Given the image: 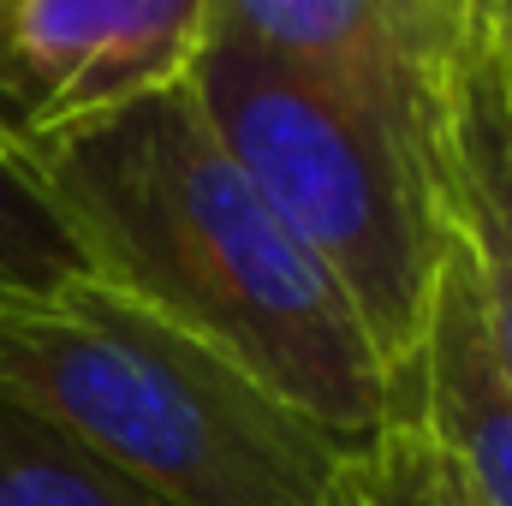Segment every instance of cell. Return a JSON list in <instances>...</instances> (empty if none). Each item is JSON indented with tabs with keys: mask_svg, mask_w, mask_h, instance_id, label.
Returning a JSON list of instances; mask_svg holds the SVG:
<instances>
[{
	"mask_svg": "<svg viewBox=\"0 0 512 506\" xmlns=\"http://www.w3.org/2000/svg\"><path fill=\"white\" fill-rule=\"evenodd\" d=\"M18 149L90 280L215 346L340 441L393 417L399 381L358 310L239 173L185 84Z\"/></svg>",
	"mask_w": 512,
	"mask_h": 506,
	"instance_id": "6da1fadb",
	"label": "cell"
},
{
	"mask_svg": "<svg viewBox=\"0 0 512 506\" xmlns=\"http://www.w3.org/2000/svg\"><path fill=\"white\" fill-rule=\"evenodd\" d=\"M0 405L167 506H322L358 447L90 274L0 304Z\"/></svg>",
	"mask_w": 512,
	"mask_h": 506,
	"instance_id": "7a4b0ae2",
	"label": "cell"
},
{
	"mask_svg": "<svg viewBox=\"0 0 512 506\" xmlns=\"http://www.w3.org/2000/svg\"><path fill=\"white\" fill-rule=\"evenodd\" d=\"M185 90L268 209L334 274L387 376L405 381L447 256L435 149L221 36L203 42Z\"/></svg>",
	"mask_w": 512,
	"mask_h": 506,
	"instance_id": "3957f363",
	"label": "cell"
},
{
	"mask_svg": "<svg viewBox=\"0 0 512 506\" xmlns=\"http://www.w3.org/2000/svg\"><path fill=\"white\" fill-rule=\"evenodd\" d=\"M209 0H0V137L36 143L185 84Z\"/></svg>",
	"mask_w": 512,
	"mask_h": 506,
	"instance_id": "277c9868",
	"label": "cell"
},
{
	"mask_svg": "<svg viewBox=\"0 0 512 506\" xmlns=\"http://www.w3.org/2000/svg\"><path fill=\"white\" fill-rule=\"evenodd\" d=\"M477 18L483 0H209V36L340 90L429 149Z\"/></svg>",
	"mask_w": 512,
	"mask_h": 506,
	"instance_id": "5b68a950",
	"label": "cell"
},
{
	"mask_svg": "<svg viewBox=\"0 0 512 506\" xmlns=\"http://www.w3.org/2000/svg\"><path fill=\"white\" fill-rule=\"evenodd\" d=\"M435 179L512 393V72L489 36V12L471 24L447 72L435 120Z\"/></svg>",
	"mask_w": 512,
	"mask_h": 506,
	"instance_id": "8992f818",
	"label": "cell"
},
{
	"mask_svg": "<svg viewBox=\"0 0 512 506\" xmlns=\"http://www.w3.org/2000/svg\"><path fill=\"white\" fill-rule=\"evenodd\" d=\"M399 399L423 411V423L447 441L459 471L483 506H512V393L489 346V322L471 286L465 251L447 227V256L435 280V304L417 340V358L399 381Z\"/></svg>",
	"mask_w": 512,
	"mask_h": 506,
	"instance_id": "52a82bcc",
	"label": "cell"
},
{
	"mask_svg": "<svg viewBox=\"0 0 512 506\" xmlns=\"http://www.w3.org/2000/svg\"><path fill=\"white\" fill-rule=\"evenodd\" d=\"M322 506H483L471 477L459 471V459L447 453V441L423 423V411L411 399L393 405L376 435H364L334 483Z\"/></svg>",
	"mask_w": 512,
	"mask_h": 506,
	"instance_id": "ba28073f",
	"label": "cell"
},
{
	"mask_svg": "<svg viewBox=\"0 0 512 506\" xmlns=\"http://www.w3.org/2000/svg\"><path fill=\"white\" fill-rule=\"evenodd\" d=\"M0 506H167L66 435L0 405Z\"/></svg>",
	"mask_w": 512,
	"mask_h": 506,
	"instance_id": "9c48e42d",
	"label": "cell"
},
{
	"mask_svg": "<svg viewBox=\"0 0 512 506\" xmlns=\"http://www.w3.org/2000/svg\"><path fill=\"white\" fill-rule=\"evenodd\" d=\"M78 274H84V256L72 245L48 185L36 179L30 155L12 137H0V304L36 298Z\"/></svg>",
	"mask_w": 512,
	"mask_h": 506,
	"instance_id": "30bf717a",
	"label": "cell"
},
{
	"mask_svg": "<svg viewBox=\"0 0 512 506\" xmlns=\"http://www.w3.org/2000/svg\"><path fill=\"white\" fill-rule=\"evenodd\" d=\"M483 12H489V36H495V48L507 54V66H512V0H483Z\"/></svg>",
	"mask_w": 512,
	"mask_h": 506,
	"instance_id": "8fae6325",
	"label": "cell"
},
{
	"mask_svg": "<svg viewBox=\"0 0 512 506\" xmlns=\"http://www.w3.org/2000/svg\"><path fill=\"white\" fill-rule=\"evenodd\" d=\"M501 60H507V54H501ZM507 72H512V66H507Z\"/></svg>",
	"mask_w": 512,
	"mask_h": 506,
	"instance_id": "7c38bea8",
	"label": "cell"
}]
</instances>
